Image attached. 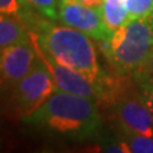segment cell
I'll list each match as a JSON object with an SVG mask.
<instances>
[{
	"label": "cell",
	"instance_id": "6",
	"mask_svg": "<svg viewBox=\"0 0 153 153\" xmlns=\"http://www.w3.org/2000/svg\"><path fill=\"white\" fill-rule=\"evenodd\" d=\"M112 111L120 130L153 137V116L138 88L117 92L112 98Z\"/></svg>",
	"mask_w": 153,
	"mask_h": 153
},
{
	"label": "cell",
	"instance_id": "9",
	"mask_svg": "<svg viewBox=\"0 0 153 153\" xmlns=\"http://www.w3.org/2000/svg\"><path fill=\"white\" fill-rule=\"evenodd\" d=\"M31 40V32L21 17L1 14L0 17V50Z\"/></svg>",
	"mask_w": 153,
	"mask_h": 153
},
{
	"label": "cell",
	"instance_id": "4",
	"mask_svg": "<svg viewBox=\"0 0 153 153\" xmlns=\"http://www.w3.org/2000/svg\"><path fill=\"white\" fill-rule=\"evenodd\" d=\"M56 89L55 80L40 56L33 70L9 88V110L22 119L40 107Z\"/></svg>",
	"mask_w": 153,
	"mask_h": 153
},
{
	"label": "cell",
	"instance_id": "16",
	"mask_svg": "<svg viewBox=\"0 0 153 153\" xmlns=\"http://www.w3.org/2000/svg\"><path fill=\"white\" fill-rule=\"evenodd\" d=\"M31 10L25 0H0V12L1 14L22 17L25 13Z\"/></svg>",
	"mask_w": 153,
	"mask_h": 153
},
{
	"label": "cell",
	"instance_id": "5",
	"mask_svg": "<svg viewBox=\"0 0 153 153\" xmlns=\"http://www.w3.org/2000/svg\"><path fill=\"white\" fill-rule=\"evenodd\" d=\"M35 46L41 56V59L44 60V63L49 68L52 78L55 80L56 88L59 91L83 96V97H88L97 102L102 101V100H106L107 96H110L108 87L106 88V85L94 82L89 76L80 73V71L57 63L45 50H42L36 42H35Z\"/></svg>",
	"mask_w": 153,
	"mask_h": 153
},
{
	"label": "cell",
	"instance_id": "11",
	"mask_svg": "<svg viewBox=\"0 0 153 153\" xmlns=\"http://www.w3.org/2000/svg\"><path fill=\"white\" fill-rule=\"evenodd\" d=\"M121 138L133 153H153V137L121 130Z\"/></svg>",
	"mask_w": 153,
	"mask_h": 153
},
{
	"label": "cell",
	"instance_id": "18",
	"mask_svg": "<svg viewBox=\"0 0 153 153\" xmlns=\"http://www.w3.org/2000/svg\"><path fill=\"white\" fill-rule=\"evenodd\" d=\"M76 1L84 4L88 7H94V8H101L103 0H76Z\"/></svg>",
	"mask_w": 153,
	"mask_h": 153
},
{
	"label": "cell",
	"instance_id": "13",
	"mask_svg": "<svg viewBox=\"0 0 153 153\" xmlns=\"http://www.w3.org/2000/svg\"><path fill=\"white\" fill-rule=\"evenodd\" d=\"M133 80L135 82L142 98L144 100L153 116V75L142 73V71H135L133 74Z\"/></svg>",
	"mask_w": 153,
	"mask_h": 153
},
{
	"label": "cell",
	"instance_id": "12",
	"mask_svg": "<svg viewBox=\"0 0 153 153\" xmlns=\"http://www.w3.org/2000/svg\"><path fill=\"white\" fill-rule=\"evenodd\" d=\"M27 7L50 21H59V7L61 0H25Z\"/></svg>",
	"mask_w": 153,
	"mask_h": 153
},
{
	"label": "cell",
	"instance_id": "17",
	"mask_svg": "<svg viewBox=\"0 0 153 153\" xmlns=\"http://www.w3.org/2000/svg\"><path fill=\"white\" fill-rule=\"evenodd\" d=\"M138 71H142V73H146V74H149V75H153V51L151 52L149 57L147 59L146 64L142 66V68L138 70Z\"/></svg>",
	"mask_w": 153,
	"mask_h": 153
},
{
	"label": "cell",
	"instance_id": "2",
	"mask_svg": "<svg viewBox=\"0 0 153 153\" xmlns=\"http://www.w3.org/2000/svg\"><path fill=\"white\" fill-rule=\"evenodd\" d=\"M21 120L37 130L68 140L91 139L97 135L102 124L97 101L59 89Z\"/></svg>",
	"mask_w": 153,
	"mask_h": 153
},
{
	"label": "cell",
	"instance_id": "7",
	"mask_svg": "<svg viewBox=\"0 0 153 153\" xmlns=\"http://www.w3.org/2000/svg\"><path fill=\"white\" fill-rule=\"evenodd\" d=\"M59 22L83 32L98 42L110 40L114 33L105 23L101 8L84 5L76 0H61Z\"/></svg>",
	"mask_w": 153,
	"mask_h": 153
},
{
	"label": "cell",
	"instance_id": "8",
	"mask_svg": "<svg viewBox=\"0 0 153 153\" xmlns=\"http://www.w3.org/2000/svg\"><path fill=\"white\" fill-rule=\"evenodd\" d=\"M40 61V55L31 38L28 41L0 50V73L1 85L10 88L26 76Z\"/></svg>",
	"mask_w": 153,
	"mask_h": 153
},
{
	"label": "cell",
	"instance_id": "10",
	"mask_svg": "<svg viewBox=\"0 0 153 153\" xmlns=\"http://www.w3.org/2000/svg\"><path fill=\"white\" fill-rule=\"evenodd\" d=\"M101 10L105 23L111 32L119 30L129 21L128 0H103Z\"/></svg>",
	"mask_w": 153,
	"mask_h": 153
},
{
	"label": "cell",
	"instance_id": "3",
	"mask_svg": "<svg viewBox=\"0 0 153 153\" xmlns=\"http://www.w3.org/2000/svg\"><path fill=\"white\" fill-rule=\"evenodd\" d=\"M100 44L115 73L119 76L133 75L153 51V16L130 19L115 31L110 40Z\"/></svg>",
	"mask_w": 153,
	"mask_h": 153
},
{
	"label": "cell",
	"instance_id": "15",
	"mask_svg": "<svg viewBox=\"0 0 153 153\" xmlns=\"http://www.w3.org/2000/svg\"><path fill=\"white\" fill-rule=\"evenodd\" d=\"M100 151L108 153H130V148L120 135L117 138H103L100 144Z\"/></svg>",
	"mask_w": 153,
	"mask_h": 153
},
{
	"label": "cell",
	"instance_id": "1",
	"mask_svg": "<svg viewBox=\"0 0 153 153\" xmlns=\"http://www.w3.org/2000/svg\"><path fill=\"white\" fill-rule=\"evenodd\" d=\"M21 18L30 30L32 40L52 59L106 85V76L89 36L63 23L57 25L33 10H28Z\"/></svg>",
	"mask_w": 153,
	"mask_h": 153
},
{
	"label": "cell",
	"instance_id": "14",
	"mask_svg": "<svg viewBox=\"0 0 153 153\" xmlns=\"http://www.w3.org/2000/svg\"><path fill=\"white\" fill-rule=\"evenodd\" d=\"M128 13L129 21L152 17L153 0H128Z\"/></svg>",
	"mask_w": 153,
	"mask_h": 153
}]
</instances>
